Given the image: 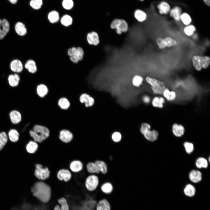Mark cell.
Segmentation results:
<instances>
[{
    "label": "cell",
    "instance_id": "1",
    "mask_svg": "<svg viewBox=\"0 0 210 210\" xmlns=\"http://www.w3.org/2000/svg\"><path fill=\"white\" fill-rule=\"evenodd\" d=\"M31 191L33 196L43 203H48L51 199V188L43 182L35 183L32 188Z\"/></svg>",
    "mask_w": 210,
    "mask_h": 210
},
{
    "label": "cell",
    "instance_id": "2",
    "mask_svg": "<svg viewBox=\"0 0 210 210\" xmlns=\"http://www.w3.org/2000/svg\"><path fill=\"white\" fill-rule=\"evenodd\" d=\"M31 136L36 142H41L49 136L50 131L46 127L39 125H35L33 130L29 131Z\"/></svg>",
    "mask_w": 210,
    "mask_h": 210
},
{
    "label": "cell",
    "instance_id": "3",
    "mask_svg": "<svg viewBox=\"0 0 210 210\" xmlns=\"http://www.w3.org/2000/svg\"><path fill=\"white\" fill-rule=\"evenodd\" d=\"M150 128L151 126L149 124L144 123L141 124L140 131L147 140L153 142L157 139L159 133L155 130H151Z\"/></svg>",
    "mask_w": 210,
    "mask_h": 210
},
{
    "label": "cell",
    "instance_id": "4",
    "mask_svg": "<svg viewBox=\"0 0 210 210\" xmlns=\"http://www.w3.org/2000/svg\"><path fill=\"white\" fill-rule=\"evenodd\" d=\"M67 54L69 57L70 61L76 64L83 59L84 52L80 47H73L68 49Z\"/></svg>",
    "mask_w": 210,
    "mask_h": 210
},
{
    "label": "cell",
    "instance_id": "5",
    "mask_svg": "<svg viewBox=\"0 0 210 210\" xmlns=\"http://www.w3.org/2000/svg\"><path fill=\"white\" fill-rule=\"evenodd\" d=\"M146 82L151 86L152 90L154 93L156 94H162L166 87L162 81L155 78L147 76L146 79Z\"/></svg>",
    "mask_w": 210,
    "mask_h": 210
},
{
    "label": "cell",
    "instance_id": "6",
    "mask_svg": "<svg viewBox=\"0 0 210 210\" xmlns=\"http://www.w3.org/2000/svg\"><path fill=\"white\" fill-rule=\"evenodd\" d=\"M99 184V180L98 177L94 174H92L87 178L85 181V186L88 191L92 192L97 189Z\"/></svg>",
    "mask_w": 210,
    "mask_h": 210
},
{
    "label": "cell",
    "instance_id": "7",
    "mask_svg": "<svg viewBox=\"0 0 210 210\" xmlns=\"http://www.w3.org/2000/svg\"><path fill=\"white\" fill-rule=\"evenodd\" d=\"M35 167L34 174L37 178L44 180L48 178L50 172L47 167L43 168L40 164H36Z\"/></svg>",
    "mask_w": 210,
    "mask_h": 210
},
{
    "label": "cell",
    "instance_id": "8",
    "mask_svg": "<svg viewBox=\"0 0 210 210\" xmlns=\"http://www.w3.org/2000/svg\"><path fill=\"white\" fill-rule=\"evenodd\" d=\"M86 40L88 43L91 45L97 46L100 42L98 34L94 31L89 32L87 34Z\"/></svg>",
    "mask_w": 210,
    "mask_h": 210
},
{
    "label": "cell",
    "instance_id": "9",
    "mask_svg": "<svg viewBox=\"0 0 210 210\" xmlns=\"http://www.w3.org/2000/svg\"><path fill=\"white\" fill-rule=\"evenodd\" d=\"M10 120L13 124L17 125L22 121V116L21 113L17 110L10 111L9 114Z\"/></svg>",
    "mask_w": 210,
    "mask_h": 210
},
{
    "label": "cell",
    "instance_id": "10",
    "mask_svg": "<svg viewBox=\"0 0 210 210\" xmlns=\"http://www.w3.org/2000/svg\"><path fill=\"white\" fill-rule=\"evenodd\" d=\"M10 26L8 21L0 19V40L3 39L9 31Z\"/></svg>",
    "mask_w": 210,
    "mask_h": 210
},
{
    "label": "cell",
    "instance_id": "11",
    "mask_svg": "<svg viewBox=\"0 0 210 210\" xmlns=\"http://www.w3.org/2000/svg\"><path fill=\"white\" fill-rule=\"evenodd\" d=\"M57 202L59 204H56L53 210H69V207L66 199L62 197L59 198Z\"/></svg>",
    "mask_w": 210,
    "mask_h": 210
},
{
    "label": "cell",
    "instance_id": "12",
    "mask_svg": "<svg viewBox=\"0 0 210 210\" xmlns=\"http://www.w3.org/2000/svg\"><path fill=\"white\" fill-rule=\"evenodd\" d=\"M182 12L181 8L176 6L170 9L169 13L170 16L175 21L179 22L180 21V17Z\"/></svg>",
    "mask_w": 210,
    "mask_h": 210
},
{
    "label": "cell",
    "instance_id": "13",
    "mask_svg": "<svg viewBox=\"0 0 210 210\" xmlns=\"http://www.w3.org/2000/svg\"><path fill=\"white\" fill-rule=\"evenodd\" d=\"M73 135L70 131L66 130H61L60 133L59 138L62 141L67 143L72 140Z\"/></svg>",
    "mask_w": 210,
    "mask_h": 210
},
{
    "label": "cell",
    "instance_id": "14",
    "mask_svg": "<svg viewBox=\"0 0 210 210\" xmlns=\"http://www.w3.org/2000/svg\"><path fill=\"white\" fill-rule=\"evenodd\" d=\"M79 100L81 103H85L86 107L92 106L94 103V98L86 93L82 94L80 97Z\"/></svg>",
    "mask_w": 210,
    "mask_h": 210
},
{
    "label": "cell",
    "instance_id": "15",
    "mask_svg": "<svg viewBox=\"0 0 210 210\" xmlns=\"http://www.w3.org/2000/svg\"><path fill=\"white\" fill-rule=\"evenodd\" d=\"M159 13L161 15H167L169 13L171 9L170 5L167 2L161 1L157 6Z\"/></svg>",
    "mask_w": 210,
    "mask_h": 210
},
{
    "label": "cell",
    "instance_id": "16",
    "mask_svg": "<svg viewBox=\"0 0 210 210\" xmlns=\"http://www.w3.org/2000/svg\"><path fill=\"white\" fill-rule=\"evenodd\" d=\"M95 210H111V205L106 199H101L97 202Z\"/></svg>",
    "mask_w": 210,
    "mask_h": 210
},
{
    "label": "cell",
    "instance_id": "17",
    "mask_svg": "<svg viewBox=\"0 0 210 210\" xmlns=\"http://www.w3.org/2000/svg\"><path fill=\"white\" fill-rule=\"evenodd\" d=\"M172 130L175 136L180 137L184 134L185 130L183 125L175 123L172 126Z\"/></svg>",
    "mask_w": 210,
    "mask_h": 210
},
{
    "label": "cell",
    "instance_id": "18",
    "mask_svg": "<svg viewBox=\"0 0 210 210\" xmlns=\"http://www.w3.org/2000/svg\"><path fill=\"white\" fill-rule=\"evenodd\" d=\"M11 70L15 73H20L23 69V66L21 61L17 59L13 60L10 64Z\"/></svg>",
    "mask_w": 210,
    "mask_h": 210
},
{
    "label": "cell",
    "instance_id": "19",
    "mask_svg": "<svg viewBox=\"0 0 210 210\" xmlns=\"http://www.w3.org/2000/svg\"><path fill=\"white\" fill-rule=\"evenodd\" d=\"M71 175L70 172L67 169H62L59 171L57 174V177L60 180H64L68 181L71 178Z\"/></svg>",
    "mask_w": 210,
    "mask_h": 210
},
{
    "label": "cell",
    "instance_id": "20",
    "mask_svg": "<svg viewBox=\"0 0 210 210\" xmlns=\"http://www.w3.org/2000/svg\"><path fill=\"white\" fill-rule=\"evenodd\" d=\"M189 178L192 182L197 183L200 182L202 179V174L199 171L193 170L189 174Z\"/></svg>",
    "mask_w": 210,
    "mask_h": 210
},
{
    "label": "cell",
    "instance_id": "21",
    "mask_svg": "<svg viewBox=\"0 0 210 210\" xmlns=\"http://www.w3.org/2000/svg\"><path fill=\"white\" fill-rule=\"evenodd\" d=\"M20 80L19 76L17 74L9 75L8 77V82L9 85L12 87L17 86Z\"/></svg>",
    "mask_w": 210,
    "mask_h": 210
},
{
    "label": "cell",
    "instance_id": "22",
    "mask_svg": "<svg viewBox=\"0 0 210 210\" xmlns=\"http://www.w3.org/2000/svg\"><path fill=\"white\" fill-rule=\"evenodd\" d=\"M15 29L16 33L19 35L24 36L27 33V30L25 25L21 22H18L16 24Z\"/></svg>",
    "mask_w": 210,
    "mask_h": 210
},
{
    "label": "cell",
    "instance_id": "23",
    "mask_svg": "<svg viewBox=\"0 0 210 210\" xmlns=\"http://www.w3.org/2000/svg\"><path fill=\"white\" fill-rule=\"evenodd\" d=\"M99 171L102 174H106L108 172V166L106 163L104 161L97 160L94 162Z\"/></svg>",
    "mask_w": 210,
    "mask_h": 210
},
{
    "label": "cell",
    "instance_id": "24",
    "mask_svg": "<svg viewBox=\"0 0 210 210\" xmlns=\"http://www.w3.org/2000/svg\"><path fill=\"white\" fill-rule=\"evenodd\" d=\"M134 16L135 19L139 22H143L147 19L146 13L140 9L136 10L134 12Z\"/></svg>",
    "mask_w": 210,
    "mask_h": 210
},
{
    "label": "cell",
    "instance_id": "25",
    "mask_svg": "<svg viewBox=\"0 0 210 210\" xmlns=\"http://www.w3.org/2000/svg\"><path fill=\"white\" fill-rule=\"evenodd\" d=\"M113 185L109 182L103 183L101 186V191L105 194H111L113 191Z\"/></svg>",
    "mask_w": 210,
    "mask_h": 210
},
{
    "label": "cell",
    "instance_id": "26",
    "mask_svg": "<svg viewBox=\"0 0 210 210\" xmlns=\"http://www.w3.org/2000/svg\"><path fill=\"white\" fill-rule=\"evenodd\" d=\"M25 67L30 73L34 74L37 70V67L35 62L33 60H27L25 64Z\"/></svg>",
    "mask_w": 210,
    "mask_h": 210
},
{
    "label": "cell",
    "instance_id": "27",
    "mask_svg": "<svg viewBox=\"0 0 210 210\" xmlns=\"http://www.w3.org/2000/svg\"><path fill=\"white\" fill-rule=\"evenodd\" d=\"M48 89L47 86L44 84H40L36 87V92L37 95L41 97H43L48 93Z\"/></svg>",
    "mask_w": 210,
    "mask_h": 210
},
{
    "label": "cell",
    "instance_id": "28",
    "mask_svg": "<svg viewBox=\"0 0 210 210\" xmlns=\"http://www.w3.org/2000/svg\"><path fill=\"white\" fill-rule=\"evenodd\" d=\"M164 97L168 101H171L174 100L176 97V94L175 92L170 91L167 88L164 90L162 94Z\"/></svg>",
    "mask_w": 210,
    "mask_h": 210
},
{
    "label": "cell",
    "instance_id": "29",
    "mask_svg": "<svg viewBox=\"0 0 210 210\" xmlns=\"http://www.w3.org/2000/svg\"><path fill=\"white\" fill-rule=\"evenodd\" d=\"M71 170L74 172H78L83 168V164L80 161L75 160L72 161L70 166Z\"/></svg>",
    "mask_w": 210,
    "mask_h": 210
},
{
    "label": "cell",
    "instance_id": "30",
    "mask_svg": "<svg viewBox=\"0 0 210 210\" xmlns=\"http://www.w3.org/2000/svg\"><path fill=\"white\" fill-rule=\"evenodd\" d=\"M183 192L186 196L191 197L195 195L196 189L193 185L189 184L186 185L184 189Z\"/></svg>",
    "mask_w": 210,
    "mask_h": 210
},
{
    "label": "cell",
    "instance_id": "31",
    "mask_svg": "<svg viewBox=\"0 0 210 210\" xmlns=\"http://www.w3.org/2000/svg\"><path fill=\"white\" fill-rule=\"evenodd\" d=\"M164 102L165 100L163 97L156 96L153 99L152 103L154 107L161 108L163 107Z\"/></svg>",
    "mask_w": 210,
    "mask_h": 210
},
{
    "label": "cell",
    "instance_id": "32",
    "mask_svg": "<svg viewBox=\"0 0 210 210\" xmlns=\"http://www.w3.org/2000/svg\"><path fill=\"white\" fill-rule=\"evenodd\" d=\"M193 66L196 70L200 71L202 69L201 65V56L195 55L192 58Z\"/></svg>",
    "mask_w": 210,
    "mask_h": 210
},
{
    "label": "cell",
    "instance_id": "33",
    "mask_svg": "<svg viewBox=\"0 0 210 210\" xmlns=\"http://www.w3.org/2000/svg\"><path fill=\"white\" fill-rule=\"evenodd\" d=\"M48 19L51 23L57 22L60 19L59 13L55 10L50 12L48 15Z\"/></svg>",
    "mask_w": 210,
    "mask_h": 210
},
{
    "label": "cell",
    "instance_id": "34",
    "mask_svg": "<svg viewBox=\"0 0 210 210\" xmlns=\"http://www.w3.org/2000/svg\"><path fill=\"white\" fill-rule=\"evenodd\" d=\"M8 135L10 140L13 142H16L19 139V134L16 129H12L10 130Z\"/></svg>",
    "mask_w": 210,
    "mask_h": 210
},
{
    "label": "cell",
    "instance_id": "35",
    "mask_svg": "<svg viewBox=\"0 0 210 210\" xmlns=\"http://www.w3.org/2000/svg\"><path fill=\"white\" fill-rule=\"evenodd\" d=\"M60 22L63 26L66 27H68L72 24L73 19L70 15H65L61 18Z\"/></svg>",
    "mask_w": 210,
    "mask_h": 210
},
{
    "label": "cell",
    "instance_id": "36",
    "mask_svg": "<svg viewBox=\"0 0 210 210\" xmlns=\"http://www.w3.org/2000/svg\"><path fill=\"white\" fill-rule=\"evenodd\" d=\"M180 20L186 26L190 24L192 22L191 16L189 14L186 12L181 13L180 17Z\"/></svg>",
    "mask_w": 210,
    "mask_h": 210
},
{
    "label": "cell",
    "instance_id": "37",
    "mask_svg": "<svg viewBox=\"0 0 210 210\" xmlns=\"http://www.w3.org/2000/svg\"><path fill=\"white\" fill-rule=\"evenodd\" d=\"M196 31V29L195 27L191 24L186 26L183 29L184 33L188 36H193Z\"/></svg>",
    "mask_w": 210,
    "mask_h": 210
},
{
    "label": "cell",
    "instance_id": "38",
    "mask_svg": "<svg viewBox=\"0 0 210 210\" xmlns=\"http://www.w3.org/2000/svg\"><path fill=\"white\" fill-rule=\"evenodd\" d=\"M195 164L197 167L198 168H205L208 167V162L206 159L203 157H200L196 160Z\"/></svg>",
    "mask_w": 210,
    "mask_h": 210
},
{
    "label": "cell",
    "instance_id": "39",
    "mask_svg": "<svg viewBox=\"0 0 210 210\" xmlns=\"http://www.w3.org/2000/svg\"><path fill=\"white\" fill-rule=\"evenodd\" d=\"M38 145L36 142L31 141L26 146V150L29 153H35L37 150Z\"/></svg>",
    "mask_w": 210,
    "mask_h": 210
},
{
    "label": "cell",
    "instance_id": "40",
    "mask_svg": "<svg viewBox=\"0 0 210 210\" xmlns=\"http://www.w3.org/2000/svg\"><path fill=\"white\" fill-rule=\"evenodd\" d=\"M58 105L61 108L65 110L67 109L69 107L70 103L67 98L62 97L59 99Z\"/></svg>",
    "mask_w": 210,
    "mask_h": 210
},
{
    "label": "cell",
    "instance_id": "41",
    "mask_svg": "<svg viewBox=\"0 0 210 210\" xmlns=\"http://www.w3.org/2000/svg\"><path fill=\"white\" fill-rule=\"evenodd\" d=\"M86 167L88 172L90 173L98 174L100 172L94 162H88L87 164Z\"/></svg>",
    "mask_w": 210,
    "mask_h": 210
},
{
    "label": "cell",
    "instance_id": "42",
    "mask_svg": "<svg viewBox=\"0 0 210 210\" xmlns=\"http://www.w3.org/2000/svg\"><path fill=\"white\" fill-rule=\"evenodd\" d=\"M163 41L166 47H170L177 45L176 41L171 37L167 36L163 38Z\"/></svg>",
    "mask_w": 210,
    "mask_h": 210
},
{
    "label": "cell",
    "instance_id": "43",
    "mask_svg": "<svg viewBox=\"0 0 210 210\" xmlns=\"http://www.w3.org/2000/svg\"><path fill=\"white\" fill-rule=\"evenodd\" d=\"M210 64V58L207 56H201V65L202 69H207Z\"/></svg>",
    "mask_w": 210,
    "mask_h": 210
},
{
    "label": "cell",
    "instance_id": "44",
    "mask_svg": "<svg viewBox=\"0 0 210 210\" xmlns=\"http://www.w3.org/2000/svg\"><path fill=\"white\" fill-rule=\"evenodd\" d=\"M119 29L123 33L126 32L128 29V25L127 22L124 20L120 19V22L118 28L116 29Z\"/></svg>",
    "mask_w": 210,
    "mask_h": 210
},
{
    "label": "cell",
    "instance_id": "45",
    "mask_svg": "<svg viewBox=\"0 0 210 210\" xmlns=\"http://www.w3.org/2000/svg\"><path fill=\"white\" fill-rule=\"evenodd\" d=\"M8 141V136L5 132L0 133V151L3 148Z\"/></svg>",
    "mask_w": 210,
    "mask_h": 210
},
{
    "label": "cell",
    "instance_id": "46",
    "mask_svg": "<svg viewBox=\"0 0 210 210\" xmlns=\"http://www.w3.org/2000/svg\"><path fill=\"white\" fill-rule=\"evenodd\" d=\"M143 81V77L139 75H135L132 80L133 85L135 87H139L142 84Z\"/></svg>",
    "mask_w": 210,
    "mask_h": 210
},
{
    "label": "cell",
    "instance_id": "47",
    "mask_svg": "<svg viewBox=\"0 0 210 210\" xmlns=\"http://www.w3.org/2000/svg\"><path fill=\"white\" fill-rule=\"evenodd\" d=\"M43 3L42 0H31L30 4L33 8L38 10L41 8Z\"/></svg>",
    "mask_w": 210,
    "mask_h": 210
},
{
    "label": "cell",
    "instance_id": "48",
    "mask_svg": "<svg viewBox=\"0 0 210 210\" xmlns=\"http://www.w3.org/2000/svg\"><path fill=\"white\" fill-rule=\"evenodd\" d=\"M62 4L65 9L70 10L73 7L74 2L72 0H63Z\"/></svg>",
    "mask_w": 210,
    "mask_h": 210
},
{
    "label": "cell",
    "instance_id": "49",
    "mask_svg": "<svg viewBox=\"0 0 210 210\" xmlns=\"http://www.w3.org/2000/svg\"><path fill=\"white\" fill-rule=\"evenodd\" d=\"M183 145L186 153L190 154L194 150V146L193 144L188 142H185L184 143Z\"/></svg>",
    "mask_w": 210,
    "mask_h": 210
},
{
    "label": "cell",
    "instance_id": "50",
    "mask_svg": "<svg viewBox=\"0 0 210 210\" xmlns=\"http://www.w3.org/2000/svg\"><path fill=\"white\" fill-rule=\"evenodd\" d=\"M111 138L113 141L115 142H118L120 141L122 138V135L120 133L118 132H116L113 133L111 136Z\"/></svg>",
    "mask_w": 210,
    "mask_h": 210
},
{
    "label": "cell",
    "instance_id": "51",
    "mask_svg": "<svg viewBox=\"0 0 210 210\" xmlns=\"http://www.w3.org/2000/svg\"><path fill=\"white\" fill-rule=\"evenodd\" d=\"M120 22V19H115L113 20L110 24V27L112 29H116Z\"/></svg>",
    "mask_w": 210,
    "mask_h": 210
},
{
    "label": "cell",
    "instance_id": "52",
    "mask_svg": "<svg viewBox=\"0 0 210 210\" xmlns=\"http://www.w3.org/2000/svg\"><path fill=\"white\" fill-rule=\"evenodd\" d=\"M156 43L160 49H162L166 48L164 44L163 38L159 37L157 38Z\"/></svg>",
    "mask_w": 210,
    "mask_h": 210
},
{
    "label": "cell",
    "instance_id": "53",
    "mask_svg": "<svg viewBox=\"0 0 210 210\" xmlns=\"http://www.w3.org/2000/svg\"><path fill=\"white\" fill-rule=\"evenodd\" d=\"M143 100L145 103L146 104H148L150 102V99L149 96L145 95L143 97Z\"/></svg>",
    "mask_w": 210,
    "mask_h": 210
},
{
    "label": "cell",
    "instance_id": "54",
    "mask_svg": "<svg viewBox=\"0 0 210 210\" xmlns=\"http://www.w3.org/2000/svg\"><path fill=\"white\" fill-rule=\"evenodd\" d=\"M203 1L206 5L208 6H210V0H203Z\"/></svg>",
    "mask_w": 210,
    "mask_h": 210
},
{
    "label": "cell",
    "instance_id": "55",
    "mask_svg": "<svg viewBox=\"0 0 210 210\" xmlns=\"http://www.w3.org/2000/svg\"><path fill=\"white\" fill-rule=\"evenodd\" d=\"M116 33L118 35H121L122 33L121 31L119 29H116Z\"/></svg>",
    "mask_w": 210,
    "mask_h": 210
},
{
    "label": "cell",
    "instance_id": "56",
    "mask_svg": "<svg viewBox=\"0 0 210 210\" xmlns=\"http://www.w3.org/2000/svg\"><path fill=\"white\" fill-rule=\"evenodd\" d=\"M11 3L13 4H15L18 1V0H8Z\"/></svg>",
    "mask_w": 210,
    "mask_h": 210
},
{
    "label": "cell",
    "instance_id": "57",
    "mask_svg": "<svg viewBox=\"0 0 210 210\" xmlns=\"http://www.w3.org/2000/svg\"><path fill=\"white\" fill-rule=\"evenodd\" d=\"M140 0L142 1H144V0Z\"/></svg>",
    "mask_w": 210,
    "mask_h": 210
}]
</instances>
